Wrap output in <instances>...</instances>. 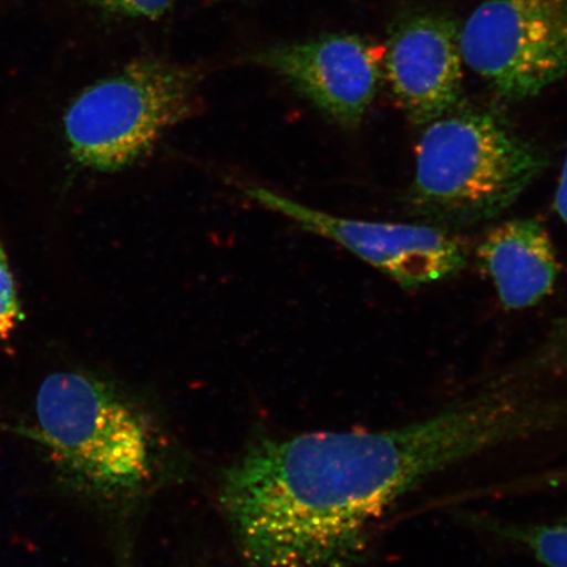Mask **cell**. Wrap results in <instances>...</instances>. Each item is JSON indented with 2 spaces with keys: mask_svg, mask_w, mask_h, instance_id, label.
I'll list each match as a JSON object with an SVG mask.
<instances>
[{
  "mask_svg": "<svg viewBox=\"0 0 567 567\" xmlns=\"http://www.w3.org/2000/svg\"><path fill=\"white\" fill-rule=\"evenodd\" d=\"M458 35L466 66L508 101L567 73V0H484Z\"/></svg>",
  "mask_w": 567,
  "mask_h": 567,
  "instance_id": "277c9868",
  "label": "cell"
},
{
  "mask_svg": "<svg viewBox=\"0 0 567 567\" xmlns=\"http://www.w3.org/2000/svg\"><path fill=\"white\" fill-rule=\"evenodd\" d=\"M243 189L251 200L292 219L303 230L343 246L403 288L444 280L466 265L464 246L432 226L360 221L309 208L251 183L244 184Z\"/></svg>",
  "mask_w": 567,
  "mask_h": 567,
  "instance_id": "5b68a950",
  "label": "cell"
},
{
  "mask_svg": "<svg viewBox=\"0 0 567 567\" xmlns=\"http://www.w3.org/2000/svg\"><path fill=\"white\" fill-rule=\"evenodd\" d=\"M556 209L567 224V154L563 167L561 179H559L556 194Z\"/></svg>",
  "mask_w": 567,
  "mask_h": 567,
  "instance_id": "7c38bea8",
  "label": "cell"
},
{
  "mask_svg": "<svg viewBox=\"0 0 567 567\" xmlns=\"http://www.w3.org/2000/svg\"><path fill=\"white\" fill-rule=\"evenodd\" d=\"M20 315L16 280L0 240V340L9 339L17 330Z\"/></svg>",
  "mask_w": 567,
  "mask_h": 567,
  "instance_id": "30bf717a",
  "label": "cell"
},
{
  "mask_svg": "<svg viewBox=\"0 0 567 567\" xmlns=\"http://www.w3.org/2000/svg\"><path fill=\"white\" fill-rule=\"evenodd\" d=\"M466 526L523 549L547 567H567V516L548 522H513L460 509Z\"/></svg>",
  "mask_w": 567,
  "mask_h": 567,
  "instance_id": "9c48e42d",
  "label": "cell"
},
{
  "mask_svg": "<svg viewBox=\"0 0 567 567\" xmlns=\"http://www.w3.org/2000/svg\"><path fill=\"white\" fill-rule=\"evenodd\" d=\"M202 76L193 68L142 56L84 89L63 127L81 166L116 173L145 158L169 127L200 109Z\"/></svg>",
  "mask_w": 567,
  "mask_h": 567,
  "instance_id": "3957f363",
  "label": "cell"
},
{
  "mask_svg": "<svg viewBox=\"0 0 567 567\" xmlns=\"http://www.w3.org/2000/svg\"><path fill=\"white\" fill-rule=\"evenodd\" d=\"M477 255L507 309L535 307L555 287V248L537 219H514L496 226L482 240Z\"/></svg>",
  "mask_w": 567,
  "mask_h": 567,
  "instance_id": "ba28073f",
  "label": "cell"
},
{
  "mask_svg": "<svg viewBox=\"0 0 567 567\" xmlns=\"http://www.w3.org/2000/svg\"><path fill=\"white\" fill-rule=\"evenodd\" d=\"M425 126L410 198L436 221L467 225L501 215L547 165L492 113L451 112Z\"/></svg>",
  "mask_w": 567,
  "mask_h": 567,
  "instance_id": "6da1fadb",
  "label": "cell"
},
{
  "mask_svg": "<svg viewBox=\"0 0 567 567\" xmlns=\"http://www.w3.org/2000/svg\"><path fill=\"white\" fill-rule=\"evenodd\" d=\"M458 33L449 18L417 13L390 34L382 68L411 122L425 126L458 104L464 62Z\"/></svg>",
  "mask_w": 567,
  "mask_h": 567,
  "instance_id": "52a82bcc",
  "label": "cell"
},
{
  "mask_svg": "<svg viewBox=\"0 0 567 567\" xmlns=\"http://www.w3.org/2000/svg\"><path fill=\"white\" fill-rule=\"evenodd\" d=\"M384 51L357 34L331 33L259 53L275 71L326 116L344 127L363 122L380 87Z\"/></svg>",
  "mask_w": 567,
  "mask_h": 567,
  "instance_id": "8992f818",
  "label": "cell"
},
{
  "mask_svg": "<svg viewBox=\"0 0 567 567\" xmlns=\"http://www.w3.org/2000/svg\"><path fill=\"white\" fill-rule=\"evenodd\" d=\"M110 16L157 20L173 9L176 0H89Z\"/></svg>",
  "mask_w": 567,
  "mask_h": 567,
  "instance_id": "8fae6325",
  "label": "cell"
},
{
  "mask_svg": "<svg viewBox=\"0 0 567 567\" xmlns=\"http://www.w3.org/2000/svg\"><path fill=\"white\" fill-rule=\"evenodd\" d=\"M35 416L61 463L99 494H138L157 473L158 445L151 422L94 375L49 374L35 395Z\"/></svg>",
  "mask_w": 567,
  "mask_h": 567,
  "instance_id": "7a4b0ae2",
  "label": "cell"
}]
</instances>
